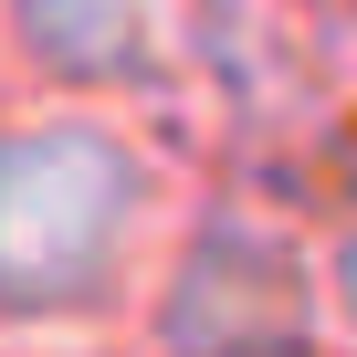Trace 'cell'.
I'll return each mask as SVG.
<instances>
[{
  "label": "cell",
  "mask_w": 357,
  "mask_h": 357,
  "mask_svg": "<svg viewBox=\"0 0 357 357\" xmlns=\"http://www.w3.org/2000/svg\"><path fill=\"white\" fill-rule=\"evenodd\" d=\"M137 158L105 137H22L0 147V284L11 294H74L105 273V252L137 221Z\"/></svg>",
  "instance_id": "cell-1"
},
{
  "label": "cell",
  "mask_w": 357,
  "mask_h": 357,
  "mask_svg": "<svg viewBox=\"0 0 357 357\" xmlns=\"http://www.w3.org/2000/svg\"><path fill=\"white\" fill-rule=\"evenodd\" d=\"M32 43L53 63H116L137 43V0H32Z\"/></svg>",
  "instance_id": "cell-2"
}]
</instances>
